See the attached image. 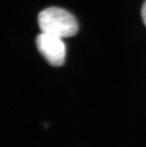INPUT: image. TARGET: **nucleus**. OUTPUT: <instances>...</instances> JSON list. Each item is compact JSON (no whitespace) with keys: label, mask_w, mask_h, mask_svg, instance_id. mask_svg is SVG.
Wrapping results in <instances>:
<instances>
[{"label":"nucleus","mask_w":146,"mask_h":147,"mask_svg":"<svg viewBox=\"0 0 146 147\" xmlns=\"http://www.w3.org/2000/svg\"><path fill=\"white\" fill-rule=\"evenodd\" d=\"M38 25L42 32L61 38L72 37L78 31L75 17L61 7H48L41 11L38 15Z\"/></svg>","instance_id":"f257e3e1"},{"label":"nucleus","mask_w":146,"mask_h":147,"mask_svg":"<svg viewBox=\"0 0 146 147\" xmlns=\"http://www.w3.org/2000/svg\"><path fill=\"white\" fill-rule=\"evenodd\" d=\"M63 38L42 32L37 36L36 44L40 54L52 66L60 67L65 62L67 49Z\"/></svg>","instance_id":"f03ea898"},{"label":"nucleus","mask_w":146,"mask_h":147,"mask_svg":"<svg viewBox=\"0 0 146 147\" xmlns=\"http://www.w3.org/2000/svg\"><path fill=\"white\" fill-rule=\"evenodd\" d=\"M142 17H143V20L146 26V1L144 2L143 7H142Z\"/></svg>","instance_id":"7ed1b4c3"}]
</instances>
